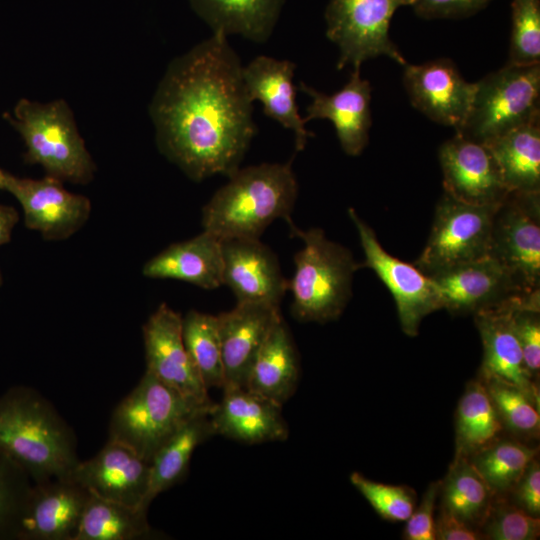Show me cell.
Segmentation results:
<instances>
[{"instance_id": "15", "label": "cell", "mask_w": 540, "mask_h": 540, "mask_svg": "<svg viewBox=\"0 0 540 540\" xmlns=\"http://www.w3.org/2000/svg\"><path fill=\"white\" fill-rule=\"evenodd\" d=\"M403 84L411 104L432 121L453 127L465 122L476 84L467 82L450 59L405 64Z\"/></svg>"}, {"instance_id": "23", "label": "cell", "mask_w": 540, "mask_h": 540, "mask_svg": "<svg viewBox=\"0 0 540 540\" xmlns=\"http://www.w3.org/2000/svg\"><path fill=\"white\" fill-rule=\"evenodd\" d=\"M295 67L289 60L261 55L243 67L242 76L250 101H260L266 116L291 130L295 137V148L301 151L313 133L306 129V122L296 104L293 83Z\"/></svg>"}, {"instance_id": "25", "label": "cell", "mask_w": 540, "mask_h": 540, "mask_svg": "<svg viewBox=\"0 0 540 540\" xmlns=\"http://www.w3.org/2000/svg\"><path fill=\"white\" fill-rule=\"evenodd\" d=\"M222 270V241L203 230L155 255L144 264L142 273L148 278L180 280L210 290L222 286Z\"/></svg>"}, {"instance_id": "34", "label": "cell", "mask_w": 540, "mask_h": 540, "mask_svg": "<svg viewBox=\"0 0 540 540\" xmlns=\"http://www.w3.org/2000/svg\"><path fill=\"white\" fill-rule=\"evenodd\" d=\"M182 337L186 350L209 390L223 388L224 371L217 316L190 310L182 317Z\"/></svg>"}, {"instance_id": "41", "label": "cell", "mask_w": 540, "mask_h": 540, "mask_svg": "<svg viewBox=\"0 0 540 540\" xmlns=\"http://www.w3.org/2000/svg\"><path fill=\"white\" fill-rule=\"evenodd\" d=\"M440 493V482L430 484L422 500L406 521L404 538L408 540H435L434 509Z\"/></svg>"}, {"instance_id": "13", "label": "cell", "mask_w": 540, "mask_h": 540, "mask_svg": "<svg viewBox=\"0 0 540 540\" xmlns=\"http://www.w3.org/2000/svg\"><path fill=\"white\" fill-rule=\"evenodd\" d=\"M429 277L437 287L442 309L453 314L474 315L531 295L523 292L506 268L489 255Z\"/></svg>"}, {"instance_id": "21", "label": "cell", "mask_w": 540, "mask_h": 540, "mask_svg": "<svg viewBox=\"0 0 540 540\" xmlns=\"http://www.w3.org/2000/svg\"><path fill=\"white\" fill-rule=\"evenodd\" d=\"M299 88L311 98L304 121L330 120L342 150L349 156L360 155L368 144L371 126V86L361 77L360 68H353L346 85L331 95L304 82L299 83Z\"/></svg>"}, {"instance_id": "44", "label": "cell", "mask_w": 540, "mask_h": 540, "mask_svg": "<svg viewBox=\"0 0 540 540\" xmlns=\"http://www.w3.org/2000/svg\"><path fill=\"white\" fill-rule=\"evenodd\" d=\"M436 539L440 540H478L483 539L479 529L474 528L441 507L435 519Z\"/></svg>"}, {"instance_id": "9", "label": "cell", "mask_w": 540, "mask_h": 540, "mask_svg": "<svg viewBox=\"0 0 540 540\" xmlns=\"http://www.w3.org/2000/svg\"><path fill=\"white\" fill-rule=\"evenodd\" d=\"M497 207L468 204L444 192L436 205L427 243L413 264L431 276L487 256Z\"/></svg>"}, {"instance_id": "28", "label": "cell", "mask_w": 540, "mask_h": 540, "mask_svg": "<svg viewBox=\"0 0 540 540\" xmlns=\"http://www.w3.org/2000/svg\"><path fill=\"white\" fill-rule=\"evenodd\" d=\"M485 145L510 192H540V118Z\"/></svg>"}, {"instance_id": "36", "label": "cell", "mask_w": 540, "mask_h": 540, "mask_svg": "<svg viewBox=\"0 0 540 540\" xmlns=\"http://www.w3.org/2000/svg\"><path fill=\"white\" fill-rule=\"evenodd\" d=\"M508 63L540 64V0H513Z\"/></svg>"}, {"instance_id": "38", "label": "cell", "mask_w": 540, "mask_h": 540, "mask_svg": "<svg viewBox=\"0 0 540 540\" xmlns=\"http://www.w3.org/2000/svg\"><path fill=\"white\" fill-rule=\"evenodd\" d=\"M33 481L0 452V539H15L18 520Z\"/></svg>"}, {"instance_id": "2", "label": "cell", "mask_w": 540, "mask_h": 540, "mask_svg": "<svg viewBox=\"0 0 540 540\" xmlns=\"http://www.w3.org/2000/svg\"><path fill=\"white\" fill-rule=\"evenodd\" d=\"M0 452L33 483L67 478L79 462L70 427L51 403L26 386L0 395Z\"/></svg>"}, {"instance_id": "40", "label": "cell", "mask_w": 540, "mask_h": 540, "mask_svg": "<svg viewBox=\"0 0 540 540\" xmlns=\"http://www.w3.org/2000/svg\"><path fill=\"white\" fill-rule=\"evenodd\" d=\"M513 322L525 368L534 380L540 371V293L515 306Z\"/></svg>"}, {"instance_id": "30", "label": "cell", "mask_w": 540, "mask_h": 540, "mask_svg": "<svg viewBox=\"0 0 540 540\" xmlns=\"http://www.w3.org/2000/svg\"><path fill=\"white\" fill-rule=\"evenodd\" d=\"M155 536L146 509L89 492L73 540H141Z\"/></svg>"}, {"instance_id": "33", "label": "cell", "mask_w": 540, "mask_h": 540, "mask_svg": "<svg viewBox=\"0 0 540 540\" xmlns=\"http://www.w3.org/2000/svg\"><path fill=\"white\" fill-rule=\"evenodd\" d=\"M536 453L522 442L497 438L467 457L497 497L510 494Z\"/></svg>"}, {"instance_id": "18", "label": "cell", "mask_w": 540, "mask_h": 540, "mask_svg": "<svg viewBox=\"0 0 540 540\" xmlns=\"http://www.w3.org/2000/svg\"><path fill=\"white\" fill-rule=\"evenodd\" d=\"M222 241V286H227L237 303H261L279 307L288 290L276 255L259 239Z\"/></svg>"}, {"instance_id": "16", "label": "cell", "mask_w": 540, "mask_h": 540, "mask_svg": "<svg viewBox=\"0 0 540 540\" xmlns=\"http://www.w3.org/2000/svg\"><path fill=\"white\" fill-rule=\"evenodd\" d=\"M142 330L146 371L189 398L211 402L184 345L182 316L162 303Z\"/></svg>"}, {"instance_id": "1", "label": "cell", "mask_w": 540, "mask_h": 540, "mask_svg": "<svg viewBox=\"0 0 540 540\" xmlns=\"http://www.w3.org/2000/svg\"><path fill=\"white\" fill-rule=\"evenodd\" d=\"M227 37L215 31L173 61L151 106L160 150L195 181L239 169L257 131Z\"/></svg>"}, {"instance_id": "19", "label": "cell", "mask_w": 540, "mask_h": 540, "mask_svg": "<svg viewBox=\"0 0 540 540\" xmlns=\"http://www.w3.org/2000/svg\"><path fill=\"white\" fill-rule=\"evenodd\" d=\"M149 475V462L127 445L108 439L94 457L79 461L67 479L100 497L145 509Z\"/></svg>"}, {"instance_id": "32", "label": "cell", "mask_w": 540, "mask_h": 540, "mask_svg": "<svg viewBox=\"0 0 540 540\" xmlns=\"http://www.w3.org/2000/svg\"><path fill=\"white\" fill-rule=\"evenodd\" d=\"M502 429L483 380L470 382L457 408L456 454L469 456L496 440Z\"/></svg>"}, {"instance_id": "45", "label": "cell", "mask_w": 540, "mask_h": 540, "mask_svg": "<svg viewBox=\"0 0 540 540\" xmlns=\"http://www.w3.org/2000/svg\"><path fill=\"white\" fill-rule=\"evenodd\" d=\"M18 220L19 215L15 208L0 204V245L10 241Z\"/></svg>"}, {"instance_id": "31", "label": "cell", "mask_w": 540, "mask_h": 540, "mask_svg": "<svg viewBox=\"0 0 540 540\" xmlns=\"http://www.w3.org/2000/svg\"><path fill=\"white\" fill-rule=\"evenodd\" d=\"M442 508L479 529L490 510L494 495L467 456L456 454L443 482Z\"/></svg>"}, {"instance_id": "20", "label": "cell", "mask_w": 540, "mask_h": 540, "mask_svg": "<svg viewBox=\"0 0 540 540\" xmlns=\"http://www.w3.org/2000/svg\"><path fill=\"white\" fill-rule=\"evenodd\" d=\"M279 307L261 303H237L217 315L224 371L222 390L245 388L257 355L274 323Z\"/></svg>"}, {"instance_id": "42", "label": "cell", "mask_w": 540, "mask_h": 540, "mask_svg": "<svg viewBox=\"0 0 540 540\" xmlns=\"http://www.w3.org/2000/svg\"><path fill=\"white\" fill-rule=\"evenodd\" d=\"M491 0H413L415 12L424 18H453L470 15Z\"/></svg>"}, {"instance_id": "4", "label": "cell", "mask_w": 540, "mask_h": 540, "mask_svg": "<svg viewBox=\"0 0 540 540\" xmlns=\"http://www.w3.org/2000/svg\"><path fill=\"white\" fill-rule=\"evenodd\" d=\"M293 236L303 242L294 256L295 271L288 281L291 314L300 322L337 319L352 296L354 273L361 268L351 251L328 239L320 228L301 230L287 221Z\"/></svg>"}, {"instance_id": "14", "label": "cell", "mask_w": 540, "mask_h": 540, "mask_svg": "<svg viewBox=\"0 0 540 540\" xmlns=\"http://www.w3.org/2000/svg\"><path fill=\"white\" fill-rule=\"evenodd\" d=\"M444 192L473 205L497 206L510 192L489 147L459 133L439 148Z\"/></svg>"}, {"instance_id": "12", "label": "cell", "mask_w": 540, "mask_h": 540, "mask_svg": "<svg viewBox=\"0 0 540 540\" xmlns=\"http://www.w3.org/2000/svg\"><path fill=\"white\" fill-rule=\"evenodd\" d=\"M2 189L21 204L26 227L38 231L46 240L69 238L91 214V202L86 196L69 192L61 180L49 175L30 179L5 172Z\"/></svg>"}, {"instance_id": "8", "label": "cell", "mask_w": 540, "mask_h": 540, "mask_svg": "<svg viewBox=\"0 0 540 540\" xmlns=\"http://www.w3.org/2000/svg\"><path fill=\"white\" fill-rule=\"evenodd\" d=\"M413 0H329L325 10L326 36L339 49L337 68H360L366 60L386 56L405 65L390 38L395 11Z\"/></svg>"}, {"instance_id": "24", "label": "cell", "mask_w": 540, "mask_h": 540, "mask_svg": "<svg viewBox=\"0 0 540 540\" xmlns=\"http://www.w3.org/2000/svg\"><path fill=\"white\" fill-rule=\"evenodd\" d=\"M528 296L476 313L474 320L483 343L482 378L496 377L512 383L539 402L534 380L524 365L513 322L515 306Z\"/></svg>"}, {"instance_id": "47", "label": "cell", "mask_w": 540, "mask_h": 540, "mask_svg": "<svg viewBox=\"0 0 540 540\" xmlns=\"http://www.w3.org/2000/svg\"><path fill=\"white\" fill-rule=\"evenodd\" d=\"M2 284V274H1V271H0V285Z\"/></svg>"}, {"instance_id": "22", "label": "cell", "mask_w": 540, "mask_h": 540, "mask_svg": "<svg viewBox=\"0 0 540 540\" xmlns=\"http://www.w3.org/2000/svg\"><path fill=\"white\" fill-rule=\"evenodd\" d=\"M282 405L246 388L223 390L215 403L210 421L214 435L246 444L282 441L288 437V426Z\"/></svg>"}, {"instance_id": "5", "label": "cell", "mask_w": 540, "mask_h": 540, "mask_svg": "<svg viewBox=\"0 0 540 540\" xmlns=\"http://www.w3.org/2000/svg\"><path fill=\"white\" fill-rule=\"evenodd\" d=\"M214 402L189 398L145 371L117 405L108 439L121 442L149 462L159 448L192 418L210 413Z\"/></svg>"}, {"instance_id": "3", "label": "cell", "mask_w": 540, "mask_h": 540, "mask_svg": "<svg viewBox=\"0 0 540 540\" xmlns=\"http://www.w3.org/2000/svg\"><path fill=\"white\" fill-rule=\"evenodd\" d=\"M291 163L237 169L203 207V230L220 240L259 239L276 219H291L298 193Z\"/></svg>"}, {"instance_id": "46", "label": "cell", "mask_w": 540, "mask_h": 540, "mask_svg": "<svg viewBox=\"0 0 540 540\" xmlns=\"http://www.w3.org/2000/svg\"><path fill=\"white\" fill-rule=\"evenodd\" d=\"M5 172L0 169V189L3 187V180H4Z\"/></svg>"}, {"instance_id": "11", "label": "cell", "mask_w": 540, "mask_h": 540, "mask_svg": "<svg viewBox=\"0 0 540 540\" xmlns=\"http://www.w3.org/2000/svg\"><path fill=\"white\" fill-rule=\"evenodd\" d=\"M348 215L354 223L364 253L361 268H370L391 292L402 330L416 336L422 319L442 309V302L434 281L413 263L389 254L380 244L374 230L353 209Z\"/></svg>"}, {"instance_id": "10", "label": "cell", "mask_w": 540, "mask_h": 540, "mask_svg": "<svg viewBox=\"0 0 540 540\" xmlns=\"http://www.w3.org/2000/svg\"><path fill=\"white\" fill-rule=\"evenodd\" d=\"M489 256L526 294L540 292V192L508 193L496 208Z\"/></svg>"}, {"instance_id": "6", "label": "cell", "mask_w": 540, "mask_h": 540, "mask_svg": "<svg viewBox=\"0 0 540 540\" xmlns=\"http://www.w3.org/2000/svg\"><path fill=\"white\" fill-rule=\"evenodd\" d=\"M14 116L6 117L24 139L28 163L41 165L47 175L62 182L92 179L95 165L64 101L41 104L22 99Z\"/></svg>"}, {"instance_id": "37", "label": "cell", "mask_w": 540, "mask_h": 540, "mask_svg": "<svg viewBox=\"0 0 540 540\" xmlns=\"http://www.w3.org/2000/svg\"><path fill=\"white\" fill-rule=\"evenodd\" d=\"M479 530L483 538L493 540H535L540 535V520L505 496H497Z\"/></svg>"}, {"instance_id": "35", "label": "cell", "mask_w": 540, "mask_h": 540, "mask_svg": "<svg viewBox=\"0 0 540 540\" xmlns=\"http://www.w3.org/2000/svg\"><path fill=\"white\" fill-rule=\"evenodd\" d=\"M502 425L519 437H537L539 402L516 385L496 377L482 378Z\"/></svg>"}, {"instance_id": "39", "label": "cell", "mask_w": 540, "mask_h": 540, "mask_svg": "<svg viewBox=\"0 0 540 540\" xmlns=\"http://www.w3.org/2000/svg\"><path fill=\"white\" fill-rule=\"evenodd\" d=\"M350 481L385 520L407 521L415 508V493L409 487L375 482L358 472L350 475Z\"/></svg>"}, {"instance_id": "17", "label": "cell", "mask_w": 540, "mask_h": 540, "mask_svg": "<svg viewBox=\"0 0 540 540\" xmlns=\"http://www.w3.org/2000/svg\"><path fill=\"white\" fill-rule=\"evenodd\" d=\"M89 492L67 478L34 483L23 505L15 539L73 540Z\"/></svg>"}, {"instance_id": "29", "label": "cell", "mask_w": 540, "mask_h": 540, "mask_svg": "<svg viewBox=\"0 0 540 540\" xmlns=\"http://www.w3.org/2000/svg\"><path fill=\"white\" fill-rule=\"evenodd\" d=\"M211 413V412H210ZM210 413L189 420L154 454L150 461V475L143 507L161 492L178 483L187 473L196 447L214 435Z\"/></svg>"}, {"instance_id": "7", "label": "cell", "mask_w": 540, "mask_h": 540, "mask_svg": "<svg viewBox=\"0 0 540 540\" xmlns=\"http://www.w3.org/2000/svg\"><path fill=\"white\" fill-rule=\"evenodd\" d=\"M468 116L456 131L482 144L540 118V64L507 63L476 82Z\"/></svg>"}, {"instance_id": "43", "label": "cell", "mask_w": 540, "mask_h": 540, "mask_svg": "<svg viewBox=\"0 0 540 540\" xmlns=\"http://www.w3.org/2000/svg\"><path fill=\"white\" fill-rule=\"evenodd\" d=\"M514 504L528 514L539 517L540 514V467L534 459L510 492Z\"/></svg>"}, {"instance_id": "27", "label": "cell", "mask_w": 540, "mask_h": 540, "mask_svg": "<svg viewBox=\"0 0 540 540\" xmlns=\"http://www.w3.org/2000/svg\"><path fill=\"white\" fill-rule=\"evenodd\" d=\"M197 14L212 28L256 43L271 36L285 0H190Z\"/></svg>"}, {"instance_id": "26", "label": "cell", "mask_w": 540, "mask_h": 540, "mask_svg": "<svg viewBox=\"0 0 540 540\" xmlns=\"http://www.w3.org/2000/svg\"><path fill=\"white\" fill-rule=\"evenodd\" d=\"M298 378L297 351L280 316L257 355L245 388L283 405L295 392Z\"/></svg>"}]
</instances>
